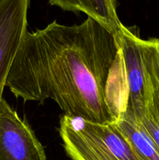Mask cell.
<instances>
[{
  "label": "cell",
  "mask_w": 159,
  "mask_h": 160,
  "mask_svg": "<svg viewBox=\"0 0 159 160\" xmlns=\"http://www.w3.org/2000/svg\"><path fill=\"white\" fill-rule=\"evenodd\" d=\"M114 124L142 160H159L158 148L132 113L124 111Z\"/></svg>",
  "instance_id": "obj_7"
},
{
  "label": "cell",
  "mask_w": 159,
  "mask_h": 160,
  "mask_svg": "<svg viewBox=\"0 0 159 160\" xmlns=\"http://www.w3.org/2000/svg\"><path fill=\"white\" fill-rule=\"evenodd\" d=\"M115 35L119 45L126 88L124 110L132 109L146 104L151 95L142 59L143 39L138 31L131 30L124 25Z\"/></svg>",
  "instance_id": "obj_4"
},
{
  "label": "cell",
  "mask_w": 159,
  "mask_h": 160,
  "mask_svg": "<svg viewBox=\"0 0 159 160\" xmlns=\"http://www.w3.org/2000/svg\"><path fill=\"white\" fill-rule=\"evenodd\" d=\"M0 160H47L29 123L2 98L0 102Z\"/></svg>",
  "instance_id": "obj_3"
},
{
  "label": "cell",
  "mask_w": 159,
  "mask_h": 160,
  "mask_svg": "<svg viewBox=\"0 0 159 160\" xmlns=\"http://www.w3.org/2000/svg\"><path fill=\"white\" fill-rule=\"evenodd\" d=\"M6 86L16 98L51 99L66 115L114 123L124 111L126 88L115 34L87 17L80 24L54 20L26 31Z\"/></svg>",
  "instance_id": "obj_1"
},
{
  "label": "cell",
  "mask_w": 159,
  "mask_h": 160,
  "mask_svg": "<svg viewBox=\"0 0 159 160\" xmlns=\"http://www.w3.org/2000/svg\"><path fill=\"white\" fill-rule=\"evenodd\" d=\"M125 111H129L132 113L159 150V118L153 105L151 94L145 105L137 106L132 109H126Z\"/></svg>",
  "instance_id": "obj_9"
},
{
  "label": "cell",
  "mask_w": 159,
  "mask_h": 160,
  "mask_svg": "<svg viewBox=\"0 0 159 160\" xmlns=\"http://www.w3.org/2000/svg\"><path fill=\"white\" fill-rule=\"evenodd\" d=\"M59 132L71 160H142L114 123H93L63 114Z\"/></svg>",
  "instance_id": "obj_2"
},
{
  "label": "cell",
  "mask_w": 159,
  "mask_h": 160,
  "mask_svg": "<svg viewBox=\"0 0 159 160\" xmlns=\"http://www.w3.org/2000/svg\"><path fill=\"white\" fill-rule=\"evenodd\" d=\"M30 0H0V102L16 54L26 34Z\"/></svg>",
  "instance_id": "obj_5"
},
{
  "label": "cell",
  "mask_w": 159,
  "mask_h": 160,
  "mask_svg": "<svg viewBox=\"0 0 159 160\" xmlns=\"http://www.w3.org/2000/svg\"><path fill=\"white\" fill-rule=\"evenodd\" d=\"M48 2L65 11L84 12L114 34H118L123 27L117 12V0H48Z\"/></svg>",
  "instance_id": "obj_6"
},
{
  "label": "cell",
  "mask_w": 159,
  "mask_h": 160,
  "mask_svg": "<svg viewBox=\"0 0 159 160\" xmlns=\"http://www.w3.org/2000/svg\"><path fill=\"white\" fill-rule=\"evenodd\" d=\"M142 59L154 109L159 118V39H143Z\"/></svg>",
  "instance_id": "obj_8"
}]
</instances>
